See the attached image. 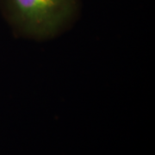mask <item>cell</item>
<instances>
[{"label": "cell", "instance_id": "obj_1", "mask_svg": "<svg viewBox=\"0 0 155 155\" xmlns=\"http://www.w3.org/2000/svg\"><path fill=\"white\" fill-rule=\"evenodd\" d=\"M0 11L16 36L45 41L74 26L81 0H0Z\"/></svg>", "mask_w": 155, "mask_h": 155}]
</instances>
